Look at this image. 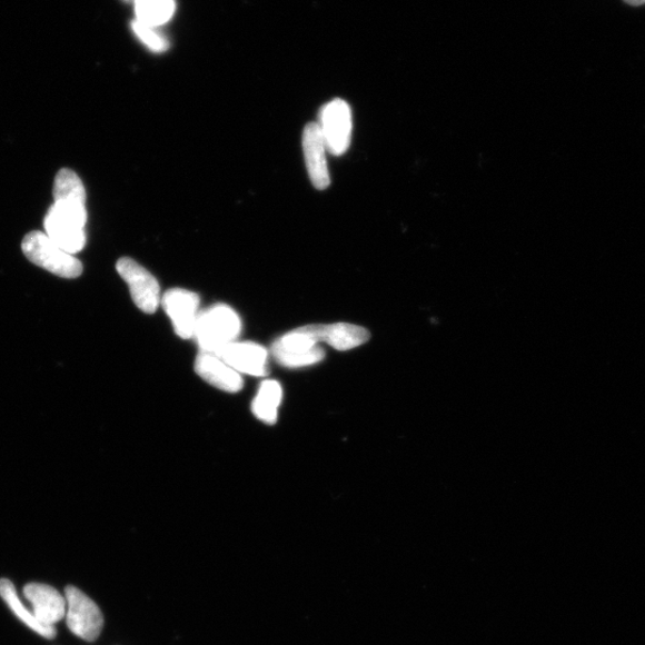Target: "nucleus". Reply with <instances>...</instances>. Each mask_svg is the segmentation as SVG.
<instances>
[{"instance_id": "nucleus-17", "label": "nucleus", "mask_w": 645, "mask_h": 645, "mask_svg": "<svg viewBox=\"0 0 645 645\" xmlns=\"http://www.w3.org/2000/svg\"><path fill=\"white\" fill-rule=\"evenodd\" d=\"M137 20L153 27L169 22L176 10L175 0H135Z\"/></svg>"}, {"instance_id": "nucleus-2", "label": "nucleus", "mask_w": 645, "mask_h": 645, "mask_svg": "<svg viewBox=\"0 0 645 645\" xmlns=\"http://www.w3.org/2000/svg\"><path fill=\"white\" fill-rule=\"evenodd\" d=\"M28 260L59 278L76 279L82 276L83 265L73 255L62 250L46 234L29 232L22 241Z\"/></svg>"}, {"instance_id": "nucleus-10", "label": "nucleus", "mask_w": 645, "mask_h": 645, "mask_svg": "<svg viewBox=\"0 0 645 645\" xmlns=\"http://www.w3.org/2000/svg\"><path fill=\"white\" fill-rule=\"evenodd\" d=\"M302 151L312 186L318 190H326L330 186L327 158L329 151L317 122H311L305 127Z\"/></svg>"}, {"instance_id": "nucleus-4", "label": "nucleus", "mask_w": 645, "mask_h": 645, "mask_svg": "<svg viewBox=\"0 0 645 645\" xmlns=\"http://www.w3.org/2000/svg\"><path fill=\"white\" fill-rule=\"evenodd\" d=\"M67 599V624L70 632L87 642H93L100 637L105 618L99 606L87 594L73 586L64 588Z\"/></svg>"}, {"instance_id": "nucleus-11", "label": "nucleus", "mask_w": 645, "mask_h": 645, "mask_svg": "<svg viewBox=\"0 0 645 645\" xmlns=\"http://www.w3.org/2000/svg\"><path fill=\"white\" fill-rule=\"evenodd\" d=\"M34 616L46 626H56L67 615V599L56 588L43 584H29L23 589Z\"/></svg>"}, {"instance_id": "nucleus-6", "label": "nucleus", "mask_w": 645, "mask_h": 645, "mask_svg": "<svg viewBox=\"0 0 645 645\" xmlns=\"http://www.w3.org/2000/svg\"><path fill=\"white\" fill-rule=\"evenodd\" d=\"M88 218L75 215L52 205L44 218L46 235L62 250L73 255L82 251L87 244Z\"/></svg>"}, {"instance_id": "nucleus-16", "label": "nucleus", "mask_w": 645, "mask_h": 645, "mask_svg": "<svg viewBox=\"0 0 645 645\" xmlns=\"http://www.w3.org/2000/svg\"><path fill=\"white\" fill-rule=\"evenodd\" d=\"M282 400V387L277 380H265L260 385L252 405V414L266 425H276Z\"/></svg>"}, {"instance_id": "nucleus-20", "label": "nucleus", "mask_w": 645, "mask_h": 645, "mask_svg": "<svg viewBox=\"0 0 645 645\" xmlns=\"http://www.w3.org/2000/svg\"><path fill=\"white\" fill-rule=\"evenodd\" d=\"M127 2H131V0H127Z\"/></svg>"}, {"instance_id": "nucleus-9", "label": "nucleus", "mask_w": 645, "mask_h": 645, "mask_svg": "<svg viewBox=\"0 0 645 645\" xmlns=\"http://www.w3.org/2000/svg\"><path fill=\"white\" fill-rule=\"evenodd\" d=\"M216 354L239 375L267 377L270 374L269 351L261 345L236 341Z\"/></svg>"}, {"instance_id": "nucleus-1", "label": "nucleus", "mask_w": 645, "mask_h": 645, "mask_svg": "<svg viewBox=\"0 0 645 645\" xmlns=\"http://www.w3.org/2000/svg\"><path fill=\"white\" fill-rule=\"evenodd\" d=\"M241 333V320L229 305L217 304L200 312L194 331L199 347L204 351L217 353L236 343Z\"/></svg>"}, {"instance_id": "nucleus-12", "label": "nucleus", "mask_w": 645, "mask_h": 645, "mask_svg": "<svg viewBox=\"0 0 645 645\" xmlns=\"http://www.w3.org/2000/svg\"><path fill=\"white\" fill-rule=\"evenodd\" d=\"M196 373L217 389L236 394L244 389L241 375L226 364L216 353L201 350L196 360Z\"/></svg>"}, {"instance_id": "nucleus-7", "label": "nucleus", "mask_w": 645, "mask_h": 645, "mask_svg": "<svg viewBox=\"0 0 645 645\" xmlns=\"http://www.w3.org/2000/svg\"><path fill=\"white\" fill-rule=\"evenodd\" d=\"M117 269L131 290L132 299L138 308L145 314H155L161 296L159 284L152 274L129 257L120 258Z\"/></svg>"}, {"instance_id": "nucleus-13", "label": "nucleus", "mask_w": 645, "mask_h": 645, "mask_svg": "<svg viewBox=\"0 0 645 645\" xmlns=\"http://www.w3.org/2000/svg\"><path fill=\"white\" fill-rule=\"evenodd\" d=\"M310 330L318 344L325 343L337 350H349L368 343L370 334L367 329L349 322L336 325H312Z\"/></svg>"}, {"instance_id": "nucleus-15", "label": "nucleus", "mask_w": 645, "mask_h": 645, "mask_svg": "<svg viewBox=\"0 0 645 645\" xmlns=\"http://www.w3.org/2000/svg\"><path fill=\"white\" fill-rule=\"evenodd\" d=\"M54 204L87 209V192L82 180L70 169H61L54 181Z\"/></svg>"}, {"instance_id": "nucleus-8", "label": "nucleus", "mask_w": 645, "mask_h": 645, "mask_svg": "<svg viewBox=\"0 0 645 645\" xmlns=\"http://www.w3.org/2000/svg\"><path fill=\"white\" fill-rule=\"evenodd\" d=\"M165 311L171 319L173 330L183 340L194 338V331L200 315V298L191 290L182 288L169 289L160 300Z\"/></svg>"}, {"instance_id": "nucleus-19", "label": "nucleus", "mask_w": 645, "mask_h": 645, "mask_svg": "<svg viewBox=\"0 0 645 645\" xmlns=\"http://www.w3.org/2000/svg\"><path fill=\"white\" fill-rule=\"evenodd\" d=\"M624 2L633 7H641L645 4V0H624Z\"/></svg>"}, {"instance_id": "nucleus-14", "label": "nucleus", "mask_w": 645, "mask_h": 645, "mask_svg": "<svg viewBox=\"0 0 645 645\" xmlns=\"http://www.w3.org/2000/svg\"><path fill=\"white\" fill-rule=\"evenodd\" d=\"M0 596L13 612V615L31 628L32 632L48 639H53L57 636L56 626L43 625L31 609L26 608L10 579L0 578Z\"/></svg>"}, {"instance_id": "nucleus-18", "label": "nucleus", "mask_w": 645, "mask_h": 645, "mask_svg": "<svg viewBox=\"0 0 645 645\" xmlns=\"http://www.w3.org/2000/svg\"><path fill=\"white\" fill-rule=\"evenodd\" d=\"M132 30L136 37L147 46L151 52L165 53L169 50V40L165 34H161L157 27L136 20L132 22Z\"/></svg>"}, {"instance_id": "nucleus-5", "label": "nucleus", "mask_w": 645, "mask_h": 645, "mask_svg": "<svg viewBox=\"0 0 645 645\" xmlns=\"http://www.w3.org/2000/svg\"><path fill=\"white\" fill-rule=\"evenodd\" d=\"M327 148L333 156L345 155L351 141L353 117L349 105L340 99L327 103L320 109L317 122Z\"/></svg>"}, {"instance_id": "nucleus-3", "label": "nucleus", "mask_w": 645, "mask_h": 645, "mask_svg": "<svg viewBox=\"0 0 645 645\" xmlns=\"http://www.w3.org/2000/svg\"><path fill=\"white\" fill-rule=\"evenodd\" d=\"M274 360L286 368L314 366L326 358V351L316 341L310 327L305 326L285 334L272 344Z\"/></svg>"}]
</instances>
